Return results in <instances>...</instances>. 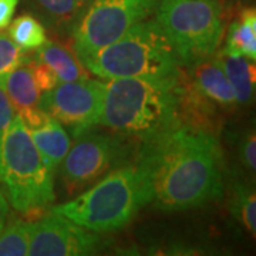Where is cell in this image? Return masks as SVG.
<instances>
[{
    "label": "cell",
    "mask_w": 256,
    "mask_h": 256,
    "mask_svg": "<svg viewBox=\"0 0 256 256\" xmlns=\"http://www.w3.org/2000/svg\"><path fill=\"white\" fill-rule=\"evenodd\" d=\"M220 4V9L224 13V18H228V13H230V10L234 9V6L236 4V0H218Z\"/></svg>",
    "instance_id": "obj_28"
},
{
    "label": "cell",
    "mask_w": 256,
    "mask_h": 256,
    "mask_svg": "<svg viewBox=\"0 0 256 256\" xmlns=\"http://www.w3.org/2000/svg\"><path fill=\"white\" fill-rule=\"evenodd\" d=\"M74 142L62 162V182L68 196H74L97 182L114 166L126 164L132 144L120 132H101L92 127L73 132Z\"/></svg>",
    "instance_id": "obj_7"
},
{
    "label": "cell",
    "mask_w": 256,
    "mask_h": 256,
    "mask_svg": "<svg viewBox=\"0 0 256 256\" xmlns=\"http://www.w3.org/2000/svg\"><path fill=\"white\" fill-rule=\"evenodd\" d=\"M34 56L28 54V52L22 50L12 40L9 34L0 33V74L8 73L22 64L34 63Z\"/></svg>",
    "instance_id": "obj_21"
},
{
    "label": "cell",
    "mask_w": 256,
    "mask_h": 256,
    "mask_svg": "<svg viewBox=\"0 0 256 256\" xmlns=\"http://www.w3.org/2000/svg\"><path fill=\"white\" fill-rule=\"evenodd\" d=\"M184 72L194 88L222 112H228L238 107L236 96L216 54L192 67L184 68Z\"/></svg>",
    "instance_id": "obj_11"
},
{
    "label": "cell",
    "mask_w": 256,
    "mask_h": 256,
    "mask_svg": "<svg viewBox=\"0 0 256 256\" xmlns=\"http://www.w3.org/2000/svg\"><path fill=\"white\" fill-rule=\"evenodd\" d=\"M33 222L12 220L0 232V256L28 255Z\"/></svg>",
    "instance_id": "obj_20"
},
{
    "label": "cell",
    "mask_w": 256,
    "mask_h": 256,
    "mask_svg": "<svg viewBox=\"0 0 256 256\" xmlns=\"http://www.w3.org/2000/svg\"><path fill=\"white\" fill-rule=\"evenodd\" d=\"M33 76L37 82V87L42 92H48L58 84L56 74L47 67L46 64L38 63V62L33 64Z\"/></svg>",
    "instance_id": "obj_24"
},
{
    "label": "cell",
    "mask_w": 256,
    "mask_h": 256,
    "mask_svg": "<svg viewBox=\"0 0 256 256\" xmlns=\"http://www.w3.org/2000/svg\"><path fill=\"white\" fill-rule=\"evenodd\" d=\"M150 202H152L150 180L137 161L116 166L73 200L52 206L50 212L101 234L126 228Z\"/></svg>",
    "instance_id": "obj_3"
},
{
    "label": "cell",
    "mask_w": 256,
    "mask_h": 256,
    "mask_svg": "<svg viewBox=\"0 0 256 256\" xmlns=\"http://www.w3.org/2000/svg\"><path fill=\"white\" fill-rule=\"evenodd\" d=\"M54 175L30 131L14 116L0 150V186L9 205L28 220L43 216L56 201Z\"/></svg>",
    "instance_id": "obj_5"
},
{
    "label": "cell",
    "mask_w": 256,
    "mask_h": 256,
    "mask_svg": "<svg viewBox=\"0 0 256 256\" xmlns=\"http://www.w3.org/2000/svg\"><path fill=\"white\" fill-rule=\"evenodd\" d=\"M18 112V116L22 120V122L24 124V127L28 128V131H34V130H38V128H43L52 120V117L47 114L46 111H43L40 107H37V106L22 108Z\"/></svg>",
    "instance_id": "obj_23"
},
{
    "label": "cell",
    "mask_w": 256,
    "mask_h": 256,
    "mask_svg": "<svg viewBox=\"0 0 256 256\" xmlns=\"http://www.w3.org/2000/svg\"><path fill=\"white\" fill-rule=\"evenodd\" d=\"M156 12L182 68L216 54L225 30L218 0H158Z\"/></svg>",
    "instance_id": "obj_6"
},
{
    "label": "cell",
    "mask_w": 256,
    "mask_h": 256,
    "mask_svg": "<svg viewBox=\"0 0 256 256\" xmlns=\"http://www.w3.org/2000/svg\"><path fill=\"white\" fill-rule=\"evenodd\" d=\"M137 156L160 210H195L222 198V154L216 134L181 126L142 141Z\"/></svg>",
    "instance_id": "obj_1"
},
{
    "label": "cell",
    "mask_w": 256,
    "mask_h": 256,
    "mask_svg": "<svg viewBox=\"0 0 256 256\" xmlns=\"http://www.w3.org/2000/svg\"><path fill=\"white\" fill-rule=\"evenodd\" d=\"M36 63V62H34ZM22 64L8 73L0 74V88L6 92L16 110L37 106L42 92L33 76V64Z\"/></svg>",
    "instance_id": "obj_14"
},
{
    "label": "cell",
    "mask_w": 256,
    "mask_h": 256,
    "mask_svg": "<svg viewBox=\"0 0 256 256\" xmlns=\"http://www.w3.org/2000/svg\"><path fill=\"white\" fill-rule=\"evenodd\" d=\"M239 160L248 171L254 172L256 170V136L255 128L245 132L239 144Z\"/></svg>",
    "instance_id": "obj_22"
},
{
    "label": "cell",
    "mask_w": 256,
    "mask_h": 256,
    "mask_svg": "<svg viewBox=\"0 0 256 256\" xmlns=\"http://www.w3.org/2000/svg\"><path fill=\"white\" fill-rule=\"evenodd\" d=\"M76 3H77V10H78V16H80L82 12L86 10V8L92 3V0H76ZM76 22H77V20H76Z\"/></svg>",
    "instance_id": "obj_29"
},
{
    "label": "cell",
    "mask_w": 256,
    "mask_h": 256,
    "mask_svg": "<svg viewBox=\"0 0 256 256\" xmlns=\"http://www.w3.org/2000/svg\"><path fill=\"white\" fill-rule=\"evenodd\" d=\"M100 245L97 232L82 228L54 212L44 214L32 225L28 255H90Z\"/></svg>",
    "instance_id": "obj_10"
},
{
    "label": "cell",
    "mask_w": 256,
    "mask_h": 256,
    "mask_svg": "<svg viewBox=\"0 0 256 256\" xmlns=\"http://www.w3.org/2000/svg\"><path fill=\"white\" fill-rule=\"evenodd\" d=\"M30 137L38 152L54 170L63 162L64 156H67L72 146V138L68 137L63 126L54 118L50 120V122L43 128L30 131Z\"/></svg>",
    "instance_id": "obj_17"
},
{
    "label": "cell",
    "mask_w": 256,
    "mask_h": 256,
    "mask_svg": "<svg viewBox=\"0 0 256 256\" xmlns=\"http://www.w3.org/2000/svg\"><path fill=\"white\" fill-rule=\"evenodd\" d=\"M9 37L24 52H33L47 42V30L42 20L33 14H22L12 20Z\"/></svg>",
    "instance_id": "obj_18"
},
{
    "label": "cell",
    "mask_w": 256,
    "mask_h": 256,
    "mask_svg": "<svg viewBox=\"0 0 256 256\" xmlns=\"http://www.w3.org/2000/svg\"><path fill=\"white\" fill-rule=\"evenodd\" d=\"M82 66L104 80L142 78L178 82L184 68L156 18L130 28L108 46L84 57Z\"/></svg>",
    "instance_id": "obj_4"
},
{
    "label": "cell",
    "mask_w": 256,
    "mask_h": 256,
    "mask_svg": "<svg viewBox=\"0 0 256 256\" xmlns=\"http://www.w3.org/2000/svg\"><path fill=\"white\" fill-rule=\"evenodd\" d=\"M222 68L236 96L238 106H249L255 98L256 70L255 62H250L242 56L228 53L218 54Z\"/></svg>",
    "instance_id": "obj_15"
},
{
    "label": "cell",
    "mask_w": 256,
    "mask_h": 256,
    "mask_svg": "<svg viewBox=\"0 0 256 256\" xmlns=\"http://www.w3.org/2000/svg\"><path fill=\"white\" fill-rule=\"evenodd\" d=\"M158 0H92L72 30L76 56L84 57L108 46L128 28L148 18Z\"/></svg>",
    "instance_id": "obj_8"
},
{
    "label": "cell",
    "mask_w": 256,
    "mask_h": 256,
    "mask_svg": "<svg viewBox=\"0 0 256 256\" xmlns=\"http://www.w3.org/2000/svg\"><path fill=\"white\" fill-rule=\"evenodd\" d=\"M236 4H240V6H252L254 4V0H236Z\"/></svg>",
    "instance_id": "obj_30"
},
{
    "label": "cell",
    "mask_w": 256,
    "mask_h": 256,
    "mask_svg": "<svg viewBox=\"0 0 256 256\" xmlns=\"http://www.w3.org/2000/svg\"><path fill=\"white\" fill-rule=\"evenodd\" d=\"M104 84L90 78L58 82L52 90L40 94L37 107L60 124L72 128L73 132L96 127L102 104Z\"/></svg>",
    "instance_id": "obj_9"
},
{
    "label": "cell",
    "mask_w": 256,
    "mask_h": 256,
    "mask_svg": "<svg viewBox=\"0 0 256 256\" xmlns=\"http://www.w3.org/2000/svg\"><path fill=\"white\" fill-rule=\"evenodd\" d=\"M18 4V0H0V32L10 24Z\"/></svg>",
    "instance_id": "obj_26"
},
{
    "label": "cell",
    "mask_w": 256,
    "mask_h": 256,
    "mask_svg": "<svg viewBox=\"0 0 256 256\" xmlns=\"http://www.w3.org/2000/svg\"><path fill=\"white\" fill-rule=\"evenodd\" d=\"M13 117H14V107L9 100V97L6 96V92H3V88H0V150H2L3 137Z\"/></svg>",
    "instance_id": "obj_25"
},
{
    "label": "cell",
    "mask_w": 256,
    "mask_h": 256,
    "mask_svg": "<svg viewBox=\"0 0 256 256\" xmlns=\"http://www.w3.org/2000/svg\"><path fill=\"white\" fill-rule=\"evenodd\" d=\"M34 58L38 63L46 64L47 67L56 74L58 82H77L88 78L86 67L82 66L76 53L70 47L64 46L54 40H48L42 47L36 50Z\"/></svg>",
    "instance_id": "obj_12"
},
{
    "label": "cell",
    "mask_w": 256,
    "mask_h": 256,
    "mask_svg": "<svg viewBox=\"0 0 256 256\" xmlns=\"http://www.w3.org/2000/svg\"><path fill=\"white\" fill-rule=\"evenodd\" d=\"M222 53L242 56L256 60V12L254 6H244L239 14L229 23L226 42Z\"/></svg>",
    "instance_id": "obj_13"
},
{
    "label": "cell",
    "mask_w": 256,
    "mask_h": 256,
    "mask_svg": "<svg viewBox=\"0 0 256 256\" xmlns=\"http://www.w3.org/2000/svg\"><path fill=\"white\" fill-rule=\"evenodd\" d=\"M97 126L141 142L181 127L178 82L112 78L104 84Z\"/></svg>",
    "instance_id": "obj_2"
},
{
    "label": "cell",
    "mask_w": 256,
    "mask_h": 256,
    "mask_svg": "<svg viewBox=\"0 0 256 256\" xmlns=\"http://www.w3.org/2000/svg\"><path fill=\"white\" fill-rule=\"evenodd\" d=\"M9 214H10V205L4 194L0 190V232L3 230V228L6 226L8 224V220H9Z\"/></svg>",
    "instance_id": "obj_27"
},
{
    "label": "cell",
    "mask_w": 256,
    "mask_h": 256,
    "mask_svg": "<svg viewBox=\"0 0 256 256\" xmlns=\"http://www.w3.org/2000/svg\"><path fill=\"white\" fill-rule=\"evenodd\" d=\"M36 16L58 36L72 34L78 18L76 0H30Z\"/></svg>",
    "instance_id": "obj_16"
},
{
    "label": "cell",
    "mask_w": 256,
    "mask_h": 256,
    "mask_svg": "<svg viewBox=\"0 0 256 256\" xmlns=\"http://www.w3.org/2000/svg\"><path fill=\"white\" fill-rule=\"evenodd\" d=\"M230 212L248 232L255 236L256 232V195L250 185L236 182L232 190Z\"/></svg>",
    "instance_id": "obj_19"
}]
</instances>
